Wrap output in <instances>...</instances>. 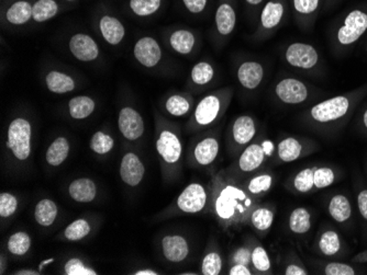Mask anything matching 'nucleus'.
<instances>
[{"label":"nucleus","instance_id":"603ef678","mask_svg":"<svg viewBox=\"0 0 367 275\" xmlns=\"http://www.w3.org/2000/svg\"><path fill=\"white\" fill-rule=\"evenodd\" d=\"M234 261H236V263H241V265H247L249 261H252V254H251L247 249H238V250L236 251V256H234Z\"/></svg>","mask_w":367,"mask_h":275},{"label":"nucleus","instance_id":"39448f33","mask_svg":"<svg viewBox=\"0 0 367 275\" xmlns=\"http://www.w3.org/2000/svg\"><path fill=\"white\" fill-rule=\"evenodd\" d=\"M288 10H289V3L287 0L266 1L263 8L260 11L256 34L262 38L276 30L277 27H280L282 21L285 20Z\"/></svg>","mask_w":367,"mask_h":275},{"label":"nucleus","instance_id":"5701e85b","mask_svg":"<svg viewBox=\"0 0 367 275\" xmlns=\"http://www.w3.org/2000/svg\"><path fill=\"white\" fill-rule=\"evenodd\" d=\"M220 145L214 137L201 139L194 150V157L200 166H209L216 160L219 154Z\"/></svg>","mask_w":367,"mask_h":275},{"label":"nucleus","instance_id":"4c0bfd02","mask_svg":"<svg viewBox=\"0 0 367 275\" xmlns=\"http://www.w3.org/2000/svg\"><path fill=\"white\" fill-rule=\"evenodd\" d=\"M341 243L337 232L328 230L324 232L319 240V248L326 256H333L340 250Z\"/></svg>","mask_w":367,"mask_h":275},{"label":"nucleus","instance_id":"4be33fe9","mask_svg":"<svg viewBox=\"0 0 367 275\" xmlns=\"http://www.w3.org/2000/svg\"><path fill=\"white\" fill-rule=\"evenodd\" d=\"M256 133L255 121L249 115H241L233 122L231 134L233 142L238 145H247L252 141Z\"/></svg>","mask_w":367,"mask_h":275},{"label":"nucleus","instance_id":"7c9ffc66","mask_svg":"<svg viewBox=\"0 0 367 275\" xmlns=\"http://www.w3.org/2000/svg\"><path fill=\"white\" fill-rule=\"evenodd\" d=\"M69 143L65 137H58L49 145L47 152V164L53 167L60 166L69 157Z\"/></svg>","mask_w":367,"mask_h":275},{"label":"nucleus","instance_id":"1a4fd4ad","mask_svg":"<svg viewBox=\"0 0 367 275\" xmlns=\"http://www.w3.org/2000/svg\"><path fill=\"white\" fill-rule=\"evenodd\" d=\"M236 0H218L214 11V29L218 36L227 38L236 30L238 22Z\"/></svg>","mask_w":367,"mask_h":275},{"label":"nucleus","instance_id":"412c9836","mask_svg":"<svg viewBox=\"0 0 367 275\" xmlns=\"http://www.w3.org/2000/svg\"><path fill=\"white\" fill-rule=\"evenodd\" d=\"M168 44L174 52L181 55H188L194 51L197 44V36L194 31L187 27H179L170 32Z\"/></svg>","mask_w":367,"mask_h":275},{"label":"nucleus","instance_id":"0e129e2a","mask_svg":"<svg viewBox=\"0 0 367 275\" xmlns=\"http://www.w3.org/2000/svg\"><path fill=\"white\" fill-rule=\"evenodd\" d=\"M363 121H364V125L367 128V110L365 111L364 115H363Z\"/></svg>","mask_w":367,"mask_h":275},{"label":"nucleus","instance_id":"09e8293b","mask_svg":"<svg viewBox=\"0 0 367 275\" xmlns=\"http://www.w3.org/2000/svg\"><path fill=\"white\" fill-rule=\"evenodd\" d=\"M65 274L67 275H96V271L86 267L80 259H71L66 262Z\"/></svg>","mask_w":367,"mask_h":275},{"label":"nucleus","instance_id":"58836bf2","mask_svg":"<svg viewBox=\"0 0 367 275\" xmlns=\"http://www.w3.org/2000/svg\"><path fill=\"white\" fill-rule=\"evenodd\" d=\"M113 145H115V141L113 137L104 132H97L93 134L91 139V150L99 155L109 153L110 150H113Z\"/></svg>","mask_w":367,"mask_h":275},{"label":"nucleus","instance_id":"473e14b6","mask_svg":"<svg viewBox=\"0 0 367 275\" xmlns=\"http://www.w3.org/2000/svg\"><path fill=\"white\" fill-rule=\"evenodd\" d=\"M58 216V206L52 200L44 199L38 202L34 210V217L41 226L49 227Z\"/></svg>","mask_w":367,"mask_h":275},{"label":"nucleus","instance_id":"2f4dec72","mask_svg":"<svg viewBox=\"0 0 367 275\" xmlns=\"http://www.w3.org/2000/svg\"><path fill=\"white\" fill-rule=\"evenodd\" d=\"M214 78V66L209 62H199L192 67L189 82L194 87L203 88L208 86Z\"/></svg>","mask_w":367,"mask_h":275},{"label":"nucleus","instance_id":"a211bd4d","mask_svg":"<svg viewBox=\"0 0 367 275\" xmlns=\"http://www.w3.org/2000/svg\"><path fill=\"white\" fill-rule=\"evenodd\" d=\"M144 165L135 154L128 153L124 156L120 165V177L124 183L131 187L139 185L144 177Z\"/></svg>","mask_w":367,"mask_h":275},{"label":"nucleus","instance_id":"49530a36","mask_svg":"<svg viewBox=\"0 0 367 275\" xmlns=\"http://www.w3.org/2000/svg\"><path fill=\"white\" fill-rule=\"evenodd\" d=\"M273 183V178L269 175H262L255 177L249 181V191L252 194H260L269 191Z\"/></svg>","mask_w":367,"mask_h":275},{"label":"nucleus","instance_id":"423d86ee","mask_svg":"<svg viewBox=\"0 0 367 275\" xmlns=\"http://www.w3.org/2000/svg\"><path fill=\"white\" fill-rule=\"evenodd\" d=\"M351 108V100L346 95H337L335 98L322 101L310 109V117L315 122L329 123L340 120L348 115Z\"/></svg>","mask_w":367,"mask_h":275},{"label":"nucleus","instance_id":"bf43d9fd","mask_svg":"<svg viewBox=\"0 0 367 275\" xmlns=\"http://www.w3.org/2000/svg\"><path fill=\"white\" fill-rule=\"evenodd\" d=\"M263 150L264 152H265V154H267V155H271V150H273V145H271L269 141H266V142L263 144Z\"/></svg>","mask_w":367,"mask_h":275},{"label":"nucleus","instance_id":"6e6d98bb","mask_svg":"<svg viewBox=\"0 0 367 275\" xmlns=\"http://www.w3.org/2000/svg\"><path fill=\"white\" fill-rule=\"evenodd\" d=\"M230 275H251V271L249 270V267L245 265H241V263H236V265L231 267Z\"/></svg>","mask_w":367,"mask_h":275},{"label":"nucleus","instance_id":"69168bd1","mask_svg":"<svg viewBox=\"0 0 367 275\" xmlns=\"http://www.w3.org/2000/svg\"><path fill=\"white\" fill-rule=\"evenodd\" d=\"M63 1L66 3H76V1H78V0H63Z\"/></svg>","mask_w":367,"mask_h":275},{"label":"nucleus","instance_id":"4468645a","mask_svg":"<svg viewBox=\"0 0 367 275\" xmlns=\"http://www.w3.org/2000/svg\"><path fill=\"white\" fill-rule=\"evenodd\" d=\"M71 55L80 62H93L99 56V47L96 41L86 33H76L69 42Z\"/></svg>","mask_w":367,"mask_h":275},{"label":"nucleus","instance_id":"f704fd0d","mask_svg":"<svg viewBox=\"0 0 367 275\" xmlns=\"http://www.w3.org/2000/svg\"><path fill=\"white\" fill-rule=\"evenodd\" d=\"M302 144L299 143L298 139L288 137L284 139L278 145V157L285 163H291L297 160L302 154Z\"/></svg>","mask_w":367,"mask_h":275},{"label":"nucleus","instance_id":"cd10ccee","mask_svg":"<svg viewBox=\"0 0 367 275\" xmlns=\"http://www.w3.org/2000/svg\"><path fill=\"white\" fill-rule=\"evenodd\" d=\"M264 158H265V152L263 146L258 144L249 145L238 159V166L242 171L251 172L258 169V167L263 164Z\"/></svg>","mask_w":367,"mask_h":275},{"label":"nucleus","instance_id":"aec40b11","mask_svg":"<svg viewBox=\"0 0 367 275\" xmlns=\"http://www.w3.org/2000/svg\"><path fill=\"white\" fill-rule=\"evenodd\" d=\"M321 5L322 0H291L293 16L302 25H310L317 19Z\"/></svg>","mask_w":367,"mask_h":275},{"label":"nucleus","instance_id":"f8f14e48","mask_svg":"<svg viewBox=\"0 0 367 275\" xmlns=\"http://www.w3.org/2000/svg\"><path fill=\"white\" fill-rule=\"evenodd\" d=\"M119 131L128 141H137L144 133L142 115L131 106H124L119 112Z\"/></svg>","mask_w":367,"mask_h":275},{"label":"nucleus","instance_id":"5fc2aeb1","mask_svg":"<svg viewBox=\"0 0 367 275\" xmlns=\"http://www.w3.org/2000/svg\"><path fill=\"white\" fill-rule=\"evenodd\" d=\"M359 203V212L362 214L363 217L367 219V190L362 191L357 198Z\"/></svg>","mask_w":367,"mask_h":275},{"label":"nucleus","instance_id":"c03bdc74","mask_svg":"<svg viewBox=\"0 0 367 275\" xmlns=\"http://www.w3.org/2000/svg\"><path fill=\"white\" fill-rule=\"evenodd\" d=\"M252 263L260 272H267L271 269V260L263 247H256L253 250Z\"/></svg>","mask_w":367,"mask_h":275},{"label":"nucleus","instance_id":"9b49d317","mask_svg":"<svg viewBox=\"0 0 367 275\" xmlns=\"http://www.w3.org/2000/svg\"><path fill=\"white\" fill-rule=\"evenodd\" d=\"M133 55L143 67L153 69L162 60V49L155 38L143 36L135 42Z\"/></svg>","mask_w":367,"mask_h":275},{"label":"nucleus","instance_id":"72a5a7b5","mask_svg":"<svg viewBox=\"0 0 367 275\" xmlns=\"http://www.w3.org/2000/svg\"><path fill=\"white\" fill-rule=\"evenodd\" d=\"M329 213L339 223L348 221L352 214L350 202L344 195L333 196L330 201Z\"/></svg>","mask_w":367,"mask_h":275},{"label":"nucleus","instance_id":"0eeeda50","mask_svg":"<svg viewBox=\"0 0 367 275\" xmlns=\"http://www.w3.org/2000/svg\"><path fill=\"white\" fill-rule=\"evenodd\" d=\"M274 93L280 102L289 106L304 104L310 95L308 86L297 78H284L280 80L275 86Z\"/></svg>","mask_w":367,"mask_h":275},{"label":"nucleus","instance_id":"b1692460","mask_svg":"<svg viewBox=\"0 0 367 275\" xmlns=\"http://www.w3.org/2000/svg\"><path fill=\"white\" fill-rule=\"evenodd\" d=\"M164 108L172 117H185L194 108V99L188 93H173L165 100Z\"/></svg>","mask_w":367,"mask_h":275},{"label":"nucleus","instance_id":"a18cd8bd","mask_svg":"<svg viewBox=\"0 0 367 275\" xmlns=\"http://www.w3.org/2000/svg\"><path fill=\"white\" fill-rule=\"evenodd\" d=\"M18 208V201L12 194H0V216L3 218L14 215Z\"/></svg>","mask_w":367,"mask_h":275},{"label":"nucleus","instance_id":"2eb2a0df","mask_svg":"<svg viewBox=\"0 0 367 275\" xmlns=\"http://www.w3.org/2000/svg\"><path fill=\"white\" fill-rule=\"evenodd\" d=\"M207 202V193L203 185L192 183L181 192L177 200L179 210L188 214H194L203 210Z\"/></svg>","mask_w":367,"mask_h":275},{"label":"nucleus","instance_id":"6e6552de","mask_svg":"<svg viewBox=\"0 0 367 275\" xmlns=\"http://www.w3.org/2000/svg\"><path fill=\"white\" fill-rule=\"evenodd\" d=\"M285 60L288 65L295 69H315L319 62V54L317 49L308 43H296L288 45L285 51Z\"/></svg>","mask_w":367,"mask_h":275},{"label":"nucleus","instance_id":"864d4df0","mask_svg":"<svg viewBox=\"0 0 367 275\" xmlns=\"http://www.w3.org/2000/svg\"><path fill=\"white\" fill-rule=\"evenodd\" d=\"M244 5L247 7V10L256 14L258 10L263 8L265 5V0H243Z\"/></svg>","mask_w":367,"mask_h":275},{"label":"nucleus","instance_id":"ea45409f","mask_svg":"<svg viewBox=\"0 0 367 275\" xmlns=\"http://www.w3.org/2000/svg\"><path fill=\"white\" fill-rule=\"evenodd\" d=\"M91 232V226L85 219H77L65 229V237L71 241L82 239Z\"/></svg>","mask_w":367,"mask_h":275},{"label":"nucleus","instance_id":"de8ad7c7","mask_svg":"<svg viewBox=\"0 0 367 275\" xmlns=\"http://www.w3.org/2000/svg\"><path fill=\"white\" fill-rule=\"evenodd\" d=\"M333 181H335V174L330 168H318L315 170V188H328Z\"/></svg>","mask_w":367,"mask_h":275},{"label":"nucleus","instance_id":"dca6fc26","mask_svg":"<svg viewBox=\"0 0 367 275\" xmlns=\"http://www.w3.org/2000/svg\"><path fill=\"white\" fill-rule=\"evenodd\" d=\"M98 30L104 41L110 45H118L126 36V27L117 16L102 14L98 18Z\"/></svg>","mask_w":367,"mask_h":275},{"label":"nucleus","instance_id":"393cba45","mask_svg":"<svg viewBox=\"0 0 367 275\" xmlns=\"http://www.w3.org/2000/svg\"><path fill=\"white\" fill-rule=\"evenodd\" d=\"M62 10V5L58 0H36L33 3L32 21L34 23H44L54 19Z\"/></svg>","mask_w":367,"mask_h":275},{"label":"nucleus","instance_id":"a19ab883","mask_svg":"<svg viewBox=\"0 0 367 275\" xmlns=\"http://www.w3.org/2000/svg\"><path fill=\"white\" fill-rule=\"evenodd\" d=\"M293 187L300 193L309 192L315 187V170L308 168L299 172L293 180Z\"/></svg>","mask_w":367,"mask_h":275},{"label":"nucleus","instance_id":"c756f323","mask_svg":"<svg viewBox=\"0 0 367 275\" xmlns=\"http://www.w3.org/2000/svg\"><path fill=\"white\" fill-rule=\"evenodd\" d=\"M164 0H129L128 10L137 18H151L159 14Z\"/></svg>","mask_w":367,"mask_h":275},{"label":"nucleus","instance_id":"4d7b16f0","mask_svg":"<svg viewBox=\"0 0 367 275\" xmlns=\"http://www.w3.org/2000/svg\"><path fill=\"white\" fill-rule=\"evenodd\" d=\"M286 275H306L308 274L307 271L302 269V267H298L296 265H291L287 267L285 271Z\"/></svg>","mask_w":367,"mask_h":275},{"label":"nucleus","instance_id":"f03ea898","mask_svg":"<svg viewBox=\"0 0 367 275\" xmlns=\"http://www.w3.org/2000/svg\"><path fill=\"white\" fill-rule=\"evenodd\" d=\"M251 201L243 191L236 187L227 185L220 192L216 202V214L222 221H233L247 213Z\"/></svg>","mask_w":367,"mask_h":275},{"label":"nucleus","instance_id":"e2e57ef3","mask_svg":"<svg viewBox=\"0 0 367 275\" xmlns=\"http://www.w3.org/2000/svg\"><path fill=\"white\" fill-rule=\"evenodd\" d=\"M54 261L53 259L47 260V261L41 262V269L42 267H44V265H49V263H52V262Z\"/></svg>","mask_w":367,"mask_h":275},{"label":"nucleus","instance_id":"f257e3e1","mask_svg":"<svg viewBox=\"0 0 367 275\" xmlns=\"http://www.w3.org/2000/svg\"><path fill=\"white\" fill-rule=\"evenodd\" d=\"M232 95V88H222L203 97L194 108L190 126L203 128L214 125L227 112Z\"/></svg>","mask_w":367,"mask_h":275},{"label":"nucleus","instance_id":"20e7f679","mask_svg":"<svg viewBox=\"0 0 367 275\" xmlns=\"http://www.w3.org/2000/svg\"><path fill=\"white\" fill-rule=\"evenodd\" d=\"M367 31V7H357L348 11L340 27H337L339 44L348 47L362 38Z\"/></svg>","mask_w":367,"mask_h":275},{"label":"nucleus","instance_id":"a878e982","mask_svg":"<svg viewBox=\"0 0 367 275\" xmlns=\"http://www.w3.org/2000/svg\"><path fill=\"white\" fill-rule=\"evenodd\" d=\"M69 193L75 201L88 203L96 198V184L91 179L80 178L69 184Z\"/></svg>","mask_w":367,"mask_h":275},{"label":"nucleus","instance_id":"37998d69","mask_svg":"<svg viewBox=\"0 0 367 275\" xmlns=\"http://www.w3.org/2000/svg\"><path fill=\"white\" fill-rule=\"evenodd\" d=\"M221 256L216 252H210L205 256L201 267V272L205 275H218L221 272Z\"/></svg>","mask_w":367,"mask_h":275},{"label":"nucleus","instance_id":"6ab92c4d","mask_svg":"<svg viewBox=\"0 0 367 275\" xmlns=\"http://www.w3.org/2000/svg\"><path fill=\"white\" fill-rule=\"evenodd\" d=\"M162 249L165 258L173 263L184 261L189 254L188 243L179 235H170L163 238Z\"/></svg>","mask_w":367,"mask_h":275},{"label":"nucleus","instance_id":"ddd939ff","mask_svg":"<svg viewBox=\"0 0 367 275\" xmlns=\"http://www.w3.org/2000/svg\"><path fill=\"white\" fill-rule=\"evenodd\" d=\"M157 150L166 164H176L181 156V139L170 128H163L157 139Z\"/></svg>","mask_w":367,"mask_h":275},{"label":"nucleus","instance_id":"f3484780","mask_svg":"<svg viewBox=\"0 0 367 275\" xmlns=\"http://www.w3.org/2000/svg\"><path fill=\"white\" fill-rule=\"evenodd\" d=\"M264 73L265 71L262 64L255 60H247L238 66L236 76L244 89L254 91L263 82Z\"/></svg>","mask_w":367,"mask_h":275},{"label":"nucleus","instance_id":"3c124183","mask_svg":"<svg viewBox=\"0 0 367 275\" xmlns=\"http://www.w3.org/2000/svg\"><path fill=\"white\" fill-rule=\"evenodd\" d=\"M326 275H354L353 267L346 263H329L324 269Z\"/></svg>","mask_w":367,"mask_h":275},{"label":"nucleus","instance_id":"79ce46f5","mask_svg":"<svg viewBox=\"0 0 367 275\" xmlns=\"http://www.w3.org/2000/svg\"><path fill=\"white\" fill-rule=\"evenodd\" d=\"M253 226L258 230H267L271 228L274 221V214L269 208H258L252 214Z\"/></svg>","mask_w":367,"mask_h":275},{"label":"nucleus","instance_id":"13d9d810","mask_svg":"<svg viewBox=\"0 0 367 275\" xmlns=\"http://www.w3.org/2000/svg\"><path fill=\"white\" fill-rule=\"evenodd\" d=\"M353 260L355 262H359V263H365L367 262V251H363L361 254H357Z\"/></svg>","mask_w":367,"mask_h":275},{"label":"nucleus","instance_id":"e433bc0d","mask_svg":"<svg viewBox=\"0 0 367 275\" xmlns=\"http://www.w3.org/2000/svg\"><path fill=\"white\" fill-rule=\"evenodd\" d=\"M7 247L14 256H25L31 247L30 236L27 232H16L9 238Z\"/></svg>","mask_w":367,"mask_h":275},{"label":"nucleus","instance_id":"9d476101","mask_svg":"<svg viewBox=\"0 0 367 275\" xmlns=\"http://www.w3.org/2000/svg\"><path fill=\"white\" fill-rule=\"evenodd\" d=\"M1 10L3 22L11 27H21L32 21L31 0H5Z\"/></svg>","mask_w":367,"mask_h":275},{"label":"nucleus","instance_id":"680f3d73","mask_svg":"<svg viewBox=\"0 0 367 275\" xmlns=\"http://www.w3.org/2000/svg\"><path fill=\"white\" fill-rule=\"evenodd\" d=\"M14 274H18V275H36V274H38V273L34 272V271H32V270H21V271H18V272L14 273Z\"/></svg>","mask_w":367,"mask_h":275},{"label":"nucleus","instance_id":"c85d7f7f","mask_svg":"<svg viewBox=\"0 0 367 275\" xmlns=\"http://www.w3.org/2000/svg\"><path fill=\"white\" fill-rule=\"evenodd\" d=\"M96 109V102L88 95H76L69 102V113L75 120H84Z\"/></svg>","mask_w":367,"mask_h":275},{"label":"nucleus","instance_id":"8fccbe9b","mask_svg":"<svg viewBox=\"0 0 367 275\" xmlns=\"http://www.w3.org/2000/svg\"><path fill=\"white\" fill-rule=\"evenodd\" d=\"M184 8L192 16H200L208 8L209 0H181Z\"/></svg>","mask_w":367,"mask_h":275},{"label":"nucleus","instance_id":"bb28decb","mask_svg":"<svg viewBox=\"0 0 367 275\" xmlns=\"http://www.w3.org/2000/svg\"><path fill=\"white\" fill-rule=\"evenodd\" d=\"M45 84L51 93L56 95L71 93L76 87L75 80L69 75L58 71H51L45 77Z\"/></svg>","mask_w":367,"mask_h":275},{"label":"nucleus","instance_id":"c9c22d12","mask_svg":"<svg viewBox=\"0 0 367 275\" xmlns=\"http://www.w3.org/2000/svg\"><path fill=\"white\" fill-rule=\"evenodd\" d=\"M311 222H310L309 212L304 207H298L296 210H293L289 217V228L291 232L299 235L306 234L309 232Z\"/></svg>","mask_w":367,"mask_h":275},{"label":"nucleus","instance_id":"7ed1b4c3","mask_svg":"<svg viewBox=\"0 0 367 275\" xmlns=\"http://www.w3.org/2000/svg\"><path fill=\"white\" fill-rule=\"evenodd\" d=\"M31 123L25 117H16L9 124L7 147L19 160H25L31 154Z\"/></svg>","mask_w":367,"mask_h":275},{"label":"nucleus","instance_id":"052dcab7","mask_svg":"<svg viewBox=\"0 0 367 275\" xmlns=\"http://www.w3.org/2000/svg\"><path fill=\"white\" fill-rule=\"evenodd\" d=\"M135 275H157V273L152 270H141L137 271Z\"/></svg>","mask_w":367,"mask_h":275}]
</instances>
